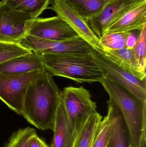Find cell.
Segmentation results:
<instances>
[{"mask_svg": "<svg viewBox=\"0 0 146 147\" xmlns=\"http://www.w3.org/2000/svg\"><path fill=\"white\" fill-rule=\"evenodd\" d=\"M61 97L75 135L91 115L97 111V103L83 86L65 87Z\"/></svg>", "mask_w": 146, "mask_h": 147, "instance_id": "obj_4", "label": "cell"}, {"mask_svg": "<svg viewBox=\"0 0 146 147\" xmlns=\"http://www.w3.org/2000/svg\"><path fill=\"white\" fill-rule=\"evenodd\" d=\"M138 147H146V133L143 134L142 135L139 146Z\"/></svg>", "mask_w": 146, "mask_h": 147, "instance_id": "obj_28", "label": "cell"}, {"mask_svg": "<svg viewBox=\"0 0 146 147\" xmlns=\"http://www.w3.org/2000/svg\"><path fill=\"white\" fill-rule=\"evenodd\" d=\"M38 136L33 137L31 140L27 147H39L37 141Z\"/></svg>", "mask_w": 146, "mask_h": 147, "instance_id": "obj_26", "label": "cell"}, {"mask_svg": "<svg viewBox=\"0 0 146 147\" xmlns=\"http://www.w3.org/2000/svg\"><path fill=\"white\" fill-rule=\"evenodd\" d=\"M112 127L111 114L107 109V114L101 120L92 147H107L110 139Z\"/></svg>", "mask_w": 146, "mask_h": 147, "instance_id": "obj_20", "label": "cell"}, {"mask_svg": "<svg viewBox=\"0 0 146 147\" xmlns=\"http://www.w3.org/2000/svg\"><path fill=\"white\" fill-rule=\"evenodd\" d=\"M45 70L22 74H0V99L10 109L21 115L24 98L29 84Z\"/></svg>", "mask_w": 146, "mask_h": 147, "instance_id": "obj_5", "label": "cell"}, {"mask_svg": "<svg viewBox=\"0 0 146 147\" xmlns=\"http://www.w3.org/2000/svg\"><path fill=\"white\" fill-rule=\"evenodd\" d=\"M19 44L0 42V64L9 59L31 53Z\"/></svg>", "mask_w": 146, "mask_h": 147, "instance_id": "obj_23", "label": "cell"}, {"mask_svg": "<svg viewBox=\"0 0 146 147\" xmlns=\"http://www.w3.org/2000/svg\"><path fill=\"white\" fill-rule=\"evenodd\" d=\"M53 76L46 70L28 86L21 115L39 130H53L61 92Z\"/></svg>", "mask_w": 146, "mask_h": 147, "instance_id": "obj_1", "label": "cell"}, {"mask_svg": "<svg viewBox=\"0 0 146 147\" xmlns=\"http://www.w3.org/2000/svg\"><path fill=\"white\" fill-rule=\"evenodd\" d=\"M39 54L45 68L52 76L67 78L81 84L101 83L106 76L91 54Z\"/></svg>", "mask_w": 146, "mask_h": 147, "instance_id": "obj_2", "label": "cell"}, {"mask_svg": "<svg viewBox=\"0 0 146 147\" xmlns=\"http://www.w3.org/2000/svg\"><path fill=\"white\" fill-rule=\"evenodd\" d=\"M146 25V0L125 13L108 26L105 33L141 31Z\"/></svg>", "mask_w": 146, "mask_h": 147, "instance_id": "obj_13", "label": "cell"}, {"mask_svg": "<svg viewBox=\"0 0 146 147\" xmlns=\"http://www.w3.org/2000/svg\"><path fill=\"white\" fill-rule=\"evenodd\" d=\"M134 32V31L129 32L127 37L126 40V48L129 50H133L137 42L138 37L139 34L138 35Z\"/></svg>", "mask_w": 146, "mask_h": 147, "instance_id": "obj_25", "label": "cell"}, {"mask_svg": "<svg viewBox=\"0 0 146 147\" xmlns=\"http://www.w3.org/2000/svg\"><path fill=\"white\" fill-rule=\"evenodd\" d=\"M50 147H70L75 135L61 96L56 112Z\"/></svg>", "mask_w": 146, "mask_h": 147, "instance_id": "obj_14", "label": "cell"}, {"mask_svg": "<svg viewBox=\"0 0 146 147\" xmlns=\"http://www.w3.org/2000/svg\"><path fill=\"white\" fill-rule=\"evenodd\" d=\"M37 141L39 147H50L43 139L39 138L38 136L37 137Z\"/></svg>", "mask_w": 146, "mask_h": 147, "instance_id": "obj_27", "label": "cell"}, {"mask_svg": "<svg viewBox=\"0 0 146 147\" xmlns=\"http://www.w3.org/2000/svg\"><path fill=\"white\" fill-rule=\"evenodd\" d=\"M46 70L39 53H30L16 57L0 64V74H17Z\"/></svg>", "mask_w": 146, "mask_h": 147, "instance_id": "obj_15", "label": "cell"}, {"mask_svg": "<svg viewBox=\"0 0 146 147\" xmlns=\"http://www.w3.org/2000/svg\"><path fill=\"white\" fill-rule=\"evenodd\" d=\"M8 6L17 11L29 14L34 19L48 9L51 0H3Z\"/></svg>", "mask_w": 146, "mask_h": 147, "instance_id": "obj_19", "label": "cell"}, {"mask_svg": "<svg viewBox=\"0 0 146 147\" xmlns=\"http://www.w3.org/2000/svg\"><path fill=\"white\" fill-rule=\"evenodd\" d=\"M98 53L121 69L141 80H146V72L141 70L133 50L123 48L119 50L102 49Z\"/></svg>", "mask_w": 146, "mask_h": 147, "instance_id": "obj_12", "label": "cell"}, {"mask_svg": "<svg viewBox=\"0 0 146 147\" xmlns=\"http://www.w3.org/2000/svg\"><path fill=\"white\" fill-rule=\"evenodd\" d=\"M37 135V131L33 128L20 129L12 134L4 147H27L32 139Z\"/></svg>", "mask_w": 146, "mask_h": 147, "instance_id": "obj_22", "label": "cell"}, {"mask_svg": "<svg viewBox=\"0 0 146 147\" xmlns=\"http://www.w3.org/2000/svg\"><path fill=\"white\" fill-rule=\"evenodd\" d=\"M34 18L0 2V42L19 44L27 35Z\"/></svg>", "mask_w": 146, "mask_h": 147, "instance_id": "obj_7", "label": "cell"}, {"mask_svg": "<svg viewBox=\"0 0 146 147\" xmlns=\"http://www.w3.org/2000/svg\"><path fill=\"white\" fill-rule=\"evenodd\" d=\"M50 9L65 21L78 34L87 42L96 52L102 50L99 44V38L93 32L88 22L78 15L63 0L50 1Z\"/></svg>", "mask_w": 146, "mask_h": 147, "instance_id": "obj_8", "label": "cell"}, {"mask_svg": "<svg viewBox=\"0 0 146 147\" xmlns=\"http://www.w3.org/2000/svg\"><path fill=\"white\" fill-rule=\"evenodd\" d=\"M145 0H111L102 13L88 22L92 31L100 38L111 24Z\"/></svg>", "mask_w": 146, "mask_h": 147, "instance_id": "obj_11", "label": "cell"}, {"mask_svg": "<svg viewBox=\"0 0 146 147\" xmlns=\"http://www.w3.org/2000/svg\"><path fill=\"white\" fill-rule=\"evenodd\" d=\"M128 32L104 33L99 38V45L102 49L119 50L126 48V40Z\"/></svg>", "mask_w": 146, "mask_h": 147, "instance_id": "obj_21", "label": "cell"}, {"mask_svg": "<svg viewBox=\"0 0 146 147\" xmlns=\"http://www.w3.org/2000/svg\"><path fill=\"white\" fill-rule=\"evenodd\" d=\"M27 35L48 40H65L79 36L76 32L58 16L38 17L33 20Z\"/></svg>", "mask_w": 146, "mask_h": 147, "instance_id": "obj_10", "label": "cell"}, {"mask_svg": "<svg viewBox=\"0 0 146 147\" xmlns=\"http://www.w3.org/2000/svg\"><path fill=\"white\" fill-rule=\"evenodd\" d=\"M95 62L106 76L138 98L146 101V80H142L121 69L95 51L91 54Z\"/></svg>", "mask_w": 146, "mask_h": 147, "instance_id": "obj_9", "label": "cell"}, {"mask_svg": "<svg viewBox=\"0 0 146 147\" xmlns=\"http://www.w3.org/2000/svg\"><path fill=\"white\" fill-rule=\"evenodd\" d=\"M146 25L140 32L137 42L133 48L134 54L142 71L146 72Z\"/></svg>", "mask_w": 146, "mask_h": 147, "instance_id": "obj_24", "label": "cell"}, {"mask_svg": "<svg viewBox=\"0 0 146 147\" xmlns=\"http://www.w3.org/2000/svg\"><path fill=\"white\" fill-rule=\"evenodd\" d=\"M102 119L103 117L97 111L91 115L75 135L70 147H92Z\"/></svg>", "mask_w": 146, "mask_h": 147, "instance_id": "obj_17", "label": "cell"}, {"mask_svg": "<svg viewBox=\"0 0 146 147\" xmlns=\"http://www.w3.org/2000/svg\"><path fill=\"white\" fill-rule=\"evenodd\" d=\"M107 103L112 118L111 136L107 147H132L129 132L121 111L111 99Z\"/></svg>", "mask_w": 146, "mask_h": 147, "instance_id": "obj_16", "label": "cell"}, {"mask_svg": "<svg viewBox=\"0 0 146 147\" xmlns=\"http://www.w3.org/2000/svg\"><path fill=\"white\" fill-rule=\"evenodd\" d=\"M88 22L99 15L111 0H63Z\"/></svg>", "mask_w": 146, "mask_h": 147, "instance_id": "obj_18", "label": "cell"}, {"mask_svg": "<svg viewBox=\"0 0 146 147\" xmlns=\"http://www.w3.org/2000/svg\"><path fill=\"white\" fill-rule=\"evenodd\" d=\"M103 87L121 111L130 135L132 147H138L146 133V101L105 76L101 82Z\"/></svg>", "mask_w": 146, "mask_h": 147, "instance_id": "obj_3", "label": "cell"}, {"mask_svg": "<svg viewBox=\"0 0 146 147\" xmlns=\"http://www.w3.org/2000/svg\"><path fill=\"white\" fill-rule=\"evenodd\" d=\"M22 47L38 53L91 54L92 47L80 36L65 40H48L27 35L19 43Z\"/></svg>", "mask_w": 146, "mask_h": 147, "instance_id": "obj_6", "label": "cell"}]
</instances>
